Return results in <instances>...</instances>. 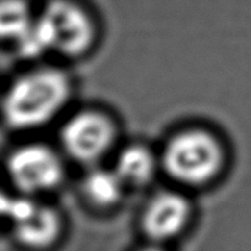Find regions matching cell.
Segmentation results:
<instances>
[{
  "label": "cell",
  "instance_id": "1",
  "mask_svg": "<svg viewBox=\"0 0 251 251\" xmlns=\"http://www.w3.org/2000/svg\"><path fill=\"white\" fill-rule=\"evenodd\" d=\"M71 83L65 73L44 68L17 77L5 92L1 115L10 127L33 129L50 122L69 100Z\"/></svg>",
  "mask_w": 251,
  "mask_h": 251
},
{
  "label": "cell",
  "instance_id": "2",
  "mask_svg": "<svg viewBox=\"0 0 251 251\" xmlns=\"http://www.w3.org/2000/svg\"><path fill=\"white\" fill-rule=\"evenodd\" d=\"M95 38L87 12L69 0H53L36 16L26 36L16 44L21 55L34 58L47 51L65 56L85 53Z\"/></svg>",
  "mask_w": 251,
  "mask_h": 251
},
{
  "label": "cell",
  "instance_id": "3",
  "mask_svg": "<svg viewBox=\"0 0 251 251\" xmlns=\"http://www.w3.org/2000/svg\"><path fill=\"white\" fill-rule=\"evenodd\" d=\"M223 159L222 145L211 132L190 129L169 140L162 153V167L178 183L196 186L212 180Z\"/></svg>",
  "mask_w": 251,
  "mask_h": 251
},
{
  "label": "cell",
  "instance_id": "4",
  "mask_svg": "<svg viewBox=\"0 0 251 251\" xmlns=\"http://www.w3.org/2000/svg\"><path fill=\"white\" fill-rule=\"evenodd\" d=\"M6 171L12 185L26 196L49 193L64 178V166L53 150L43 145H26L11 152Z\"/></svg>",
  "mask_w": 251,
  "mask_h": 251
},
{
  "label": "cell",
  "instance_id": "5",
  "mask_svg": "<svg viewBox=\"0 0 251 251\" xmlns=\"http://www.w3.org/2000/svg\"><path fill=\"white\" fill-rule=\"evenodd\" d=\"M113 123L104 114L92 110L71 117L61 129L60 139L66 153L81 163L102 158L114 142Z\"/></svg>",
  "mask_w": 251,
  "mask_h": 251
},
{
  "label": "cell",
  "instance_id": "6",
  "mask_svg": "<svg viewBox=\"0 0 251 251\" xmlns=\"http://www.w3.org/2000/svg\"><path fill=\"white\" fill-rule=\"evenodd\" d=\"M15 237L28 247H46L56 239L60 220L53 208L32 200L31 196L10 200L6 220Z\"/></svg>",
  "mask_w": 251,
  "mask_h": 251
},
{
  "label": "cell",
  "instance_id": "7",
  "mask_svg": "<svg viewBox=\"0 0 251 251\" xmlns=\"http://www.w3.org/2000/svg\"><path fill=\"white\" fill-rule=\"evenodd\" d=\"M190 217V203L176 191H161L147 203L142 215V228L147 237L166 242L185 228Z\"/></svg>",
  "mask_w": 251,
  "mask_h": 251
},
{
  "label": "cell",
  "instance_id": "8",
  "mask_svg": "<svg viewBox=\"0 0 251 251\" xmlns=\"http://www.w3.org/2000/svg\"><path fill=\"white\" fill-rule=\"evenodd\" d=\"M114 171L124 184L131 188L145 186L153 179L157 171L156 157L146 147L132 145L119 153Z\"/></svg>",
  "mask_w": 251,
  "mask_h": 251
},
{
  "label": "cell",
  "instance_id": "9",
  "mask_svg": "<svg viewBox=\"0 0 251 251\" xmlns=\"http://www.w3.org/2000/svg\"><path fill=\"white\" fill-rule=\"evenodd\" d=\"M126 185L113 169L97 168L88 172L83 180L86 198L100 207H109L122 200Z\"/></svg>",
  "mask_w": 251,
  "mask_h": 251
},
{
  "label": "cell",
  "instance_id": "10",
  "mask_svg": "<svg viewBox=\"0 0 251 251\" xmlns=\"http://www.w3.org/2000/svg\"><path fill=\"white\" fill-rule=\"evenodd\" d=\"M34 19L25 0H0V41L17 44L29 31Z\"/></svg>",
  "mask_w": 251,
  "mask_h": 251
},
{
  "label": "cell",
  "instance_id": "11",
  "mask_svg": "<svg viewBox=\"0 0 251 251\" xmlns=\"http://www.w3.org/2000/svg\"><path fill=\"white\" fill-rule=\"evenodd\" d=\"M10 200H11V198H9V195H6V193L0 186V222L6 220V213L7 210H9Z\"/></svg>",
  "mask_w": 251,
  "mask_h": 251
}]
</instances>
